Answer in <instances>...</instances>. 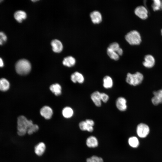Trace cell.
<instances>
[{"label": "cell", "instance_id": "15", "mask_svg": "<svg viewBox=\"0 0 162 162\" xmlns=\"http://www.w3.org/2000/svg\"><path fill=\"white\" fill-rule=\"evenodd\" d=\"M52 49L54 52L59 53L62 51L63 49V45L62 43L59 40L55 39L52 40L51 43Z\"/></svg>", "mask_w": 162, "mask_h": 162}, {"label": "cell", "instance_id": "22", "mask_svg": "<svg viewBox=\"0 0 162 162\" xmlns=\"http://www.w3.org/2000/svg\"><path fill=\"white\" fill-rule=\"evenodd\" d=\"M111 50L116 52L119 56H121L123 53L122 49L119 47V44L116 42L110 44L108 47Z\"/></svg>", "mask_w": 162, "mask_h": 162}, {"label": "cell", "instance_id": "10", "mask_svg": "<svg viewBox=\"0 0 162 162\" xmlns=\"http://www.w3.org/2000/svg\"><path fill=\"white\" fill-rule=\"evenodd\" d=\"M40 115L47 119H50L52 115L53 111L52 109L49 106H44L40 110Z\"/></svg>", "mask_w": 162, "mask_h": 162}, {"label": "cell", "instance_id": "6", "mask_svg": "<svg viewBox=\"0 0 162 162\" xmlns=\"http://www.w3.org/2000/svg\"><path fill=\"white\" fill-rule=\"evenodd\" d=\"M134 13L137 16L142 20H146L148 17V10L143 6L137 7L134 10Z\"/></svg>", "mask_w": 162, "mask_h": 162}, {"label": "cell", "instance_id": "35", "mask_svg": "<svg viewBox=\"0 0 162 162\" xmlns=\"http://www.w3.org/2000/svg\"><path fill=\"white\" fill-rule=\"evenodd\" d=\"M2 1V0H0V2H1Z\"/></svg>", "mask_w": 162, "mask_h": 162}, {"label": "cell", "instance_id": "12", "mask_svg": "<svg viewBox=\"0 0 162 162\" xmlns=\"http://www.w3.org/2000/svg\"><path fill=\"white\" fill-rule=\"evenodd\" d=\"M87 146L90 148H94L97 147L98 145V142L96 137L93 136H89L86 141Z\"/></svg>", "mask_w": 162, "mask_h": 162}, {"label": "cell", "instance_id": "2", "mask_svg": "<svg viewBox=\"0 0 162 162\" xmlns=\"http://www.w3.org/2000/svg\"><path fill=\"white\" fill-rule=\"evenodd\" d=\"M16 72L19 74L24 75L28 74L31 69L30 62L27 60L22 59L17 62L15 65Z\"/></svg>", "mask_w": 162, "mask_h": 162}, {"label": "cell", "instance_id": "16", "mask_svg": "<svg viewBox=\"0 0 162 162\" xmlns=\"http://www.w3.org/2000/svg\"><path fill=\"white\" fill-rule=\"evenodd\" d=\"M46 149V146L43 142H40L37 144L34 147V152L38 155H42L44 153Z\"/></svg>", "mask_w": 162, "mask_h": 162}, {"label": "cell", "instance_id": "20", "mask_svg": "<svg viewBox=\"0 0 162 162\" xmlns=\"http://www.w3.org/2000/svg\"><path fill=\"white\" fill-rule=\"evenodd\" d=\"M62 63L64 65L68 67H71L75 65L76 60L73 57L69 56L64 58Z\"/></svg>", "mask_w": 162, "mask_h": 162}, {"label": "cell", "instance_id": "25", "mask_svg": "<svg viewBox=\"0 0 162 162\" xmlns=\"http://www.w3.org/2000/svg\"><path fill=\"white\" fill-rule=\"evenodd\" d=\"M74 111L72 109L69 107L64 108L62 111V114L65 118H68L71 117L73 115Z\"/></svg>", "mask_w": 162, "mask_h": 162}, {"label": "cell", "instance_id": "32", "mask_svg": "<svg viewBox=\"0 0 162 162\" xmlns=\"http://www.w3.org/2000/svg\"><path fill=\"white\" fill-rule=\"evenodd\" d=\"M85 121L88 124L92 126H93L94 124V121L92 119H87Z\"/></svg>", "mask_w": 162, "mask_h": 162}, {"label": "cell", "instance_id": "3", "mask_svg": "<svg viewBox=\"0 0 162 162\" xmlns=\"http://www.w3.org/2000/svg\"><path fill=\"white\" fill-rule=\"evenodd\" d=\"M143 79V75L140 72H137L134 74L128 73L127 75L126 81L129 85L135 86L140 84Z\"/></svg>", "mask_w": 162, "mask_h": 162}, {"label": "cell", "instance_id": "23", "mask_svg": "<svg viewBox=\"0 0 162 162\" xmlns=\"http://www.w3.org/2000/svg\"><path fill=\"white\" fill-rule=\"evenodd\" d=\"M9 82L7 79L4 78L0 79V90L6 91L9 89Z\"/></svg>", "mask_w": 162, "mask_h": 162}, {"label": "cell", "instance_id": "19", "mask_svg": "<svg viewBox=\"0 0 162 162\" xmlns=\"http://www.w3.org/2000/svg\"><path fill=\"white\" fill-rule=\"evenodd\" d=\"M15 19L19 22H21L26 17V14L25 12L22 10H18L14 14Z\"/></svg>", "mask_w": 162, "mask_h": 162}, {"label": "cell", "instance_id": "36", "mask_svg": "<svg viewBox=\"0 0 162 162\" xmlns=\"http://www.w3.org/2000/svg\"><path fill=\"white\" fill-rule=\"evenodd\" d=\"M161 89H162V88Z\"/></svg>", "mask_w": 162, "mask_h": 162}, {"label": "cell", "instance_id": "26", "mask_svg": "<svg viewBox=\"0 0 162 162\" xmlns=\"http://www.w3.org/2000/svg\"><path fill=\"white\" fill-rule=\"evenodd\" d=\"M152 7L154 11L162 10V0H153Z\"/></svg>", "mask_w": 162, "mask_h": 162}, {"label": "cell", "instance_id": "13", "mask_svg": "<svg viewBox=\"0 0 162 162\" xmlns=\"http://www.w3.org/2000/svg\"><path fill=\"white\" fill-rule=\"evenodd\" d=\"M90 16L92 21L94 24L99 23L102 21L101 14L98 11L94 10L91 12Z\"/></svg>", "mask_w": 162, "mask_h": 162}, {"label": "cell", "instance_id": "27", "mask_svg": "<svg viewBox=\"0 0 162 162\" xmlns=\"http://www.w3.org/2000/svg\"><path fill=\"white\" fill-rule=\"evenodd\" d=\"M107 53L109 56L112 59L117 60L119 58V55L115 51L108 47L107 50Z\"/></svg>", "mask_w": 162, "mask_h": 162}, {"label": "cell", "instance_id": "21", "mask_svg": "<svg viewBox=\"0 0 162 162\" xmlns=\"http://www.w3.org/2000/svg\"><path fill=\"white\" fill-rule=\"evenodd\" d=\"M50 89L51 91L56 96H58L61 94L62 88L60 85L58 83L52 85Z\"/></svg>", "mask_w": 162, "mask_h": 162}, {"label": "cell", "instance_id": "7", "mask_svg": "<svg viewBox=\"0 0 162 162\" xmlns=\"http://www.w3.org/2000/svg\"><path fill=\"white\" fill-rule=\"evenodd\" d=\"M153 93L154 96L151 99L152 104L156 106L162 103V89L154 91Z\"/></svg>", "mask_w": 162, "mask_h": 162}, {"label": "cell", "instance_id": "30", "mask_svg": "<svg viewBox=\"0 0 162 162\" xmlns=\"http://www.w3.org/2000/svg\"><path fill=\"white\" fill-rule=\"evenodd\" d=\"M7 37L6 35L2 32H0V45L4 44L6 41Z\"/></svg>", "mask_w": 162, "mask_h": 162}, {"label": "cell", "instance_id": "31", "mask_svg": "<svg viewBox=\"0 0 162 162\" xmlns=\"http://www.w3.org/2000/svg\"><path fill=\"white\" fill-rule=\"evenodd\" d=\"M101 100L104 103H106L109 99V96L104 93H102L101 94Z\"/></svg>", "mask_w": 162, "mask_h": 162}, {"label": "cell", "instance_id": "8", "mask_svg": "<svg viewBox=\"0 0 162 162\" xmlns=\"http://www.w3.org/2000/svg\"><path fill=\"white\" fill-rule=\"evenodd\" d=\"M116 106L119 110L121 111H125L127 108L126 100L123 97H118L116 101Z\"/></svg>", "mask_w": 162, "mask_h": 162}, {"label": "cell", "instance_id": "24", "mask_svg": "<svg viewBox=\"0 0 162 162\" xmlns=\"http://www.w3.org/2000/svg\"><path fill=\"white\" fill-rule=\"evenodd\" d=\"M128 143L131 147L133 148L137 147L139 144V142L138 138L136 136H133L129 138Z\"/></svg>", "mask_w": 162, "mask_h": 162}, {"label": "cell", "instance_id": "29", "mask_svg": "<svg viewBox=\"0 0 162 162\" xmlns=\"http://www.w3.org/2000/svg\"><path fill=\"white\" fill-rule=\"evenodd\" d=\"M39 129L38 126L36 124H34L27 130V133L29 135L32 134L33 133L36 132Z\"/></svg>", "mask_w": 162, "mask_h": 162}, {"label": "cell", "instance_id": "14", "mask_svg": "<svg viewBox=\"0 0 162 162\" xmlns=\"http://www.w3.org/2000/svg\"><path fill=\"white\" fill-rule=\"evenodd\" d=\"M71 80L74 83L77 82L80 83H82L84 82V78L81 74L78 72H75L71 74Z\"/></svg>", "mask_w": 162, "mask_h": 162}, {"label": "cell", "instance_id": "18", "mask_svg": "<svg viewBox=\"0 0 162 162\" xmlns=\"http://www.w3.org/2000/svg\"><path fill=\"white\" fill-rule=\"evenodd\" d=\"M103 86L105 88H111L113 85V82L112 78L109 76H106L103 79Z\"/></svg>", "mask_w": 162, "mask_h": 162}, {"label": "cell", "instance_id": "4", "mask_svg": "<svg viewBox=\"0 0 162 162\" xmlns=\"http://www.w3.org/2000/svg\"><path fill=\"white\" fill-rule=\"evenodd\" d=\"M127 41L130 45H138L141 41V38L140 33L137 31L132 30L128 33L125 36Z\"/></svg>", "mask_w": 162, "mask_h": 162}, {"label": "cell", "instance_id": "5", "mask_svg": "<svg viewBox=\"0 0 162 162\" xmlns=\"http://www.w3.org/2000/svg\"><path fill=\"white\" fill-rule=\"evenodd\" d=\"M150 131L148 126L146 124L140 123L136 127V131L137 135L140 137L144 138L148 135Z\"/></svg>", "mask_w": 162, "mask_h": 162}, {"label": "cell", "instance_id": "1", "mask_svg": "<svg viewBox=\"0 0 162 162\" xmlns=\"http://www.w3.org/2000/svg\"><path fill=\"white\" fill-rule=\"evenodd\" d=\"M34 124L32 120L27 119L25 116H19L17 120V134L20 136L24 135Z\"/></svg>", "mask_w": 162, "mask_h": 162}, {"label": "cell", "instance_id": "9", "mask_svg": "<svg viewBox=\"0 0 162 162\" xmlns=\"http://www.w3.org/2000/svg\"><path fill=\"white\" fill-rule=\"evenodd\" d=\"M144 61L142 64L143 66L148 68L153 67L154 65L155 60L153 56L151 55H146L144 58Z\"/></svg>", "mask_w": 162, "mask_h": 162}, {"label": "cell", "instance_id": "11", "mask_svg": "<svg viewBox=\"0 0 162 162\" xmlns=\"http://www.w3.org/2000/svg\"><path fill=\"white\" fill-rule=\"evenodd\" d=\"M101 93L98 91L94 92L91 95L92 101L96 106L100 107L101 105Z\"/></svg>", "mask_w": 162, "mask_h": 162}, {"label": "cell", "instance_id": "17", "mask_svg": "<svg viewBox=\"0 0 162 162\" xmlns=\"http://www.w3.org/2000/svg\"><path fill=\"white\" fill-rule=\"evenodd\" d=\"M79 125L80 129L82 131H87L90 132L93 131V126L88 124L85 121L80 122Z\"/></svg>", "mask_w": 162, "mask_h": 162}, {"label": "cell", "instance_id": "28", "mask_svg": "<svg viewBox=\"0 0 162 162\" xmlns=\"http://www.w3.org/2000/svg\"><path fill=\"white\" fill-rule=\"evenodd\" d=\"M86 162H104L102 158L96 155H93L89 158H87Z\"/></svg>", "mask_w": 162, "mask_h": 162}, {"label": "cell", "instance_id": "34", "mask_svg": "<svg viewBox=\"0 0 162 162\" xmlns=\"http://www.w3.org/2000/svg\"><path fill=\"white\" fill-rule=\"evenodd\" d=\"M161 34L162 36V29L161 30Z\"/></svg>", "mask_w": 162, "mask_h": 162}, {"label": "cell", "instance_id": "33", "mask_svg": "<svg viewBox=\"0 0 162 162\" xmlns=\"http://www.w3.org/2000/svg\"><path fill=\"white\" fill-rule=\"evenodd\" d=\"M4 66V63L2 59L0 58V67H2Z\"/></svg>", "mask_w": 162, "mask_h": 162}]
</instances>
